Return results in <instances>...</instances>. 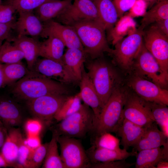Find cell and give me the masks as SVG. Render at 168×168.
I'll list each match as a JSON object with an SVG mask.
<instances>
[{
  "instance_id": "1",
  "label": "cell",
  "mask_w": 168,
  "mask_h": 168,
  "mask_svg": "<svg viewBox=\"0 0 168 168\" xmlns=\"http://www.w3.org/2000/svg\"><path fill=\"white\" fill-rule=\"evenodd\" d=\"M12 92L18 98L27 101L48 95H68L70 91L67 85L29 71L16 83Z\"/></svg>"
},
{
  "instance_id": "2",
  "label": "cell",
  "mask_w": 168,
  "mask_h": 168,
  "mask_svg": "<svg viewBox=\"0 0 168 168\" xmlns=\"http://www.w3.org/2000/svg\"><path fill=\"white\" fill-rule=\"evenodd\" d=\"M85 63L102 108L114 91L123 83V80L114 66L102 57Z\"/></svg>"
},
{
  "instance_id": "3",
  "label": "cell",
  "mask_w": 168,
  "mask_h": 168,
  "mask_svg": "<svg viewBox=\"0 0 168 168\" xmlns=\"http://www.w3.org/2000/svg\"><path fill=\"white\" fill-rule=\"evenodd\" d=\"M122 84L114 90L94 124V136L104 132L115 133L123 119L122 113L128 88Z\"/></svg>"
},
{
  "instance_id": "4",
  "label": "cell",
  "mask_w": 168,
  "mask_h": 168,
  "mask_svg": "<svg viewBox=\"0 0 168 168\" xmlns=\"http://www.w3.org/2000/svg\"><path fill=\"white\" fill-rule=\"evenodd\" d=\"M76 31L83 47L86 56L91 59L102 57L104 53L109 54V46L103 25L99 21H91L75 24L71 26Z\"/></svg>"
},
{
  "instance_id": "5",
  "label": "cell",
  "mask_w": 168,
  "mask_h": 168,
  "mask_svg": "<svg viewBox=\"0 0 168 168\" xmlns=\"http://www.w3.org/2000/svg\"><path fill=\"white\" fill-rule=\"evenodd\" d=\"M94 117L91 108L85 103L82 104L77 111L59 122L52 131L58 136L83 138L92 132Z\"/></svg>"
},
{
  "instance_id": "6",
  "label": "cell",
  "mask_w": 168,
  "mask_h": 168,
  "mask_svg": "<svg viewBox=\"0 0 168 168\" xmlns=\"http://www.w3.org/2000/svg\"><path fill=\"white\" fill-rule=\"evenodd\" d=\"M143 31L138 28L115 45L109 54L114 63L124 72L128 74L143 44Z\"/></svg>"
},
{
  "instance_id": "7",
  "label": "cell",
  "mask_w": 168,
  "mask_h": 168,
  "mask_svg": "<svg viewBox=\"0 0 168 168\" xmlns=\"http://www.w3.org/2000/svg\"><path fill=\"white\" fill-rule=\"evenodd\" d=\"M130 73L148 80L167 89L168 77L165 75L155 58L146 48L143 42Z\"/></svg>"
},
{
  "instance_id": "8",
  "label": "cell",
  "mask_w": 168,
  "mask_h": 168,
  "mask_svg": "<svg viewBox=\"0 0 168 168\" xmlns=\"http://www.w3.org/2000/svg\"><path fill=\"white\" fill-rule=\"evenodd\" d=\"M69 96L51 94L27 101L28 109L34 118L49 126Z\"/></svg>"
},
{
  "instance_id": "9",
  "label": "cell",
  "mask_w": 168,
  "mask_h": 168,
  "mask_svg": "<svg viewBox=\"0 0 168 168\" xmlns=\"http://www.w3.org/2000/svg\"><path fill=\"white\" fill-rule=\"evenodd\" d=\"M55 19L54 20L69 26L91 21L102 23L96 7L91 0H74L70 6Z\"/></svg>"
},
{
  "instance_id": "10",
  "label": "cell",
  "mask_w": 168,
  "mask_h": 168,
  "mask_svg": "<svg viewBox=\"0 0 168 168\" xmlns=\"http://www.w3.org/2000/svg\"><path fill=\"white\" fill-rule=\"evenodd\" d=\"M60 156L65 168H89L90 162L81 142L76 138L58 136Z\"/></svg>"
},
{
  "instance_id": "11",
  "label": "cell",
  "mask_w": 168,
  "mask_h": 168,
  "mask_svg": "<svg viewBox=\"0 0 168 168\" xmlns=\"http://www.w3.org/2000/svg\"><path fill=\"white\" fill-rule=\"evenodd\" d=\"M143 36L144 46L168 77V37L154 24L143 30Z\"/></svg>"
},
{
  "instance_id": "12",
  "label": "cell",
  "mask_w": 168,
  "mask_h": 168,
  "mask_svg": "<svg viewBox=\"0 0 168 168\" xmlns=\"http://www.w3.org/2000/svg\"><path fill=\"white\" fill-rule=\"evenodd\" d=\"M126 84L129 89L145 101L168 105L167 89L132 73L128 74Z\"/></svg>"
},
{
  "instance_id": "13",
  "label": "cell",
  "mask_w": 168,
  "mask_h": 168,
  "mask_svg": "<svg viewBox=\"0 0 168 168\" xmlns=\"http://www.w3.org/2000/svg\"><path fill=\"white\" fill-rule=\"evenodd\" d=\"M122 116L142 127L147 126L154 122L147 101L128 88Z\"/></svg>"
},
{
  "instance_id": "14",
  "label": "cell",
  "mask_w": 168,
  "mask_h": 168,
  "mask_svg": "<svg viewBox=\"0 0 168 168\" xmlns=\"http://www.w3.org/2000/svg\"><path fill=\"white\" fill-rule=\"evenodd\" d=\"M43 23L44 29L41 37L47 38L49 35H53L60 39L68 48L84 50L77 35L72 26L63 25L54 19Z\"/></svg>"
},
{
  "instance_id": "15",
  "label": "cell",
  "mask_w": 168,
  "mask_h": 168,
  "mask_svg": "<svg viewBox=\"0 0 168 168\" xmlns=\"http://www.w3.org/2000/svg\"><path fill=\"white\" fill-rule=\"evenodd\" d=\"M33 71L66 85L75 83L64 64L52 59H38Z\"/></svg>"
},
{
  "instance_id": "16",
  "label": "cell",
  "mask_w": 168,
  "mask_h": 168,
  "mask_svg": "<svg viewBox=\"0 0 168 168\" xmlns=\"http://www.w3.org/2000/svg\"><path fill=\"white\" fill-rule=\"evenodd\" d=\"M18 13L19 17L16 21L14 27L17 35L30 36L36 39L41 37L44 23L34 11Z\"/></svg>"
},
{
  "instance_id": "17",
  "label": "cell",
  "mask_w": 168,
  "mask_h": 168,
  "mask_svg": "<svg viewBox=\"0 0 168 168\" xmlns=\"http://www.w3.org/2000/svg\"><path fill=\"white\" fill-rule=\"evenodd\" d=\"M24 119L21 109L17 103L8 97L0 96V121L8 130L20 126Z\"/></svg>"
},
{
  "instance_id": "18",
  "label": "cell",
  "mask_w": 168,
  "mask_h": 168,
  "mask_svg": "<svg viewBox=\"0 0 168 168\" xmlns=\"http://www.w3.org/2000/svg\"><path fill=\"white\" fill-rule=\"evenodd\" d=\"M8 40L17 47L23 53L30 71H33L35 64L40 56V42L30 37L17 35Z\"/></svg>"
},
{
  "instance_id": "19",
  "label": "cell",
  "mask_w": 168,
  "mask_h": 168,
  "mask_svg": "<svg viewBox=\"0 0 168 168\" xmlns=\"http://www.w3.org/2000/svg\"><path fill=\"white\" fill-rule=\"evenodd\" d=\"M79 84L80 91L78 93L84 103L93 110L95 117L94 124L102 108L96 90L84 68L82 70V78Z\"/></svg>"
},
{
  "instance_id": "20",
  "label": "cell",
  "mask_w": 168,
  "mask_h": 168,
  "mask_svg": "<svg viewBox=\"0 0 168 168\" xmlns=\"http://www.w3.org/2000/svg\"><path fill=\"white\" fill-rule=\"evenodd\" d=\"M168 137L159 129L154 122L145 127L141 138L133 147V151L138 152L145 149L158 148L168 144Z\"/></svg>"
},
{
  "instance_id": "21",
  "label": "cell",
  "mask_w": 168,
  "mask_h": 168,
  "mask_svg": "<svg viewBox=\"0 0 168 168\" xmlns=\"http://www.w3.org/2000/svg\"><path fill=\"white\" fill-rule=\"evenodd\" d=\"M86 56L84 50L76 48H68L63 54V63L75 83H79L81 79Z\"/></svg>"
},
{
  "instance_id": "22",
  "label": "cell",
  "mask_w": 168,
  "mask_h": 168,
  "mask_svg": "<svg viewBox=\"0 0 168 168\" xmlns=\"http://www.w3.org/2000/svg\"><path fill=\"white\" fill-rule=\"evenodd\" d=\"M22 135L18 128L13 127L8 129L7 138L0 153L9 167L16 168L20 140Z\"/></svg>"
},
{
  "instance_id": "23",
  "label": "cell",
  "mask_w": 168,
  "mask_h": 168,
  "mask_svg": "<svg viewBox=\"0 0 168 168\" xmlns=\"http://www.w3.org/2000/svg\"><path fill=\"white\" fill-rule=\"evenodd\" d=\"M145 127L138 125L123 118L115 133L121 138L120 145L127 150L133 147L139 141L143 134Z\"/></svg>"
},
{
  "instance_id": "24",
  "label": "cell",
  "mask_w": 168,
  "mask_h": 168,
  "mask_svg": "<svg viewBox=\"0 0 168 168\" xmlns=\"http://www.w3.org/2000/svg\"><path fill=\"white\" fill-rule=\"evenodd\" d=\"M90 163L108 162L126 159L135 156L137 152H128L123 148L119 150H111L92 146L86 151Z\"/></svg>"
},
{
  "instance_id": "25",
  "label": "cell",
  "mask_w": 168,
  "mask_h": 168,
  "mask_svg": "<svg viewBox=\"0 0 168 168\" xmlns=\"http://www.w3.org/2000/svg\"><path fill=\"white\" fill-rule=\"evenodd\" d=\"M168 145L158 148L145 149L137 152L135 156V168H156L162 160L168 161Z\"/></svg>"
},
{
  "instance_id": "26",
  "label": "cell",
  "mask_w": 168,
  "mask_h": 168,
  "mask_svg": "<svg viewBox=\"0 0 168 168\" xmlns=\"http://www.w3.org/2000/svg\"><path fill=\"white\" fill-rule=\"evenodd\" d=\"M119 18L114 26L108 31L107 40L113 46L137 29L134 18L126 14Z\"/></svg>"
},
{
  "instance_id": "27",
  "label": "cell",
  "mask_w": 168,
  "mask_h": 168,
  "mask_svg": "<svg viewBox=\"0 0 168 168\" xmlns=\"http://www.w3.org/2000/svg\"><path fill=\"white\" fill-rule=\"evenodd\" d=\"M40 42V56L52 59L63 64L62 60L65 46L57 37L52 35Z\"/></svg>"
},
{
  "instance_id": "28",
  "label": "cell",
  "mask_w": 168,
  "mask_h": 168,
  "mask_svg": "<svg viewBox=\"0 0 168 168\" xmlns=\"http://www.w3.org/2000/svg\"><path fill=\"white\" fill-rule=\"evenodd\" d=\"M73 0H58L45 3L35 9L34 13L43 22L55 19L70 6Z\"/></svg>"
},
{
  "instance_id": "29",
  "label": "cell",
  "mask_w": 168,
  "mask_h": 168,
  "mask_svg": "<svg viewBox=\"0 0 168 168\" xmlns=\"http://www.w3.org/2000/svg\"><path fill=\"white\" fill-rule=\"evenodd\" d=\"M97 10L100 19L106 30H109L114 25L119 18L113 0H92Z\"/></svg>"
},
{
  "instance_id": "30",
  "label": "cell",
  "mask_w": 168,
  "mask_h": 168,
  "mask_svg": "<svg viewBox=\"0 0 168 168\" xmlns=\"http://www.w3.org/2000/svg\"><path fill=\"white\" fill-rule=\"evenodd\" d=\"M143 17L138 28L142 30L152 24L168 18V0H163L155 4Z\"/></svg>"
},
{
  "instance_id": "31",
  "label": "cell",
  "mask_w": 168,
  "mask_h": 168,
  "mask_svg": "<svg viewBox=\"0 0 168 168\" xmlns=\"http://www.w3.org/2000/svg\"><path fill=\"white\" fill-rule=\"evenodd\" d=\"M2 70L3 77L2 87L18 81L30 71L21 61L2 64Z\"/></svg>"
},
{
  "instance_id": "32",
  "label": "cell",
  "mask_w": 168,
  "mask_h": 168,
  "mask_svg": "<svg viewBox=\"0 0 168 168\" xmlns=\"http://www.w3.org/2000/svg\"><path fill=\"white\" fill-rule=\"evenodd\" d=\"M51 139L49 142L45 159L43 163V168H65L59 155L58 147V135L52 131Z\"/></svg>"
},
{
  "instance_id": "33",
  "label": "cell",
  "mask_w": 168,
  "mask_h": 168,
  "mask_svg": "<svg viewBox=\"0 0 168 168\" xmlns=\"http://www.w3.org/2000/svg\"><path fill=\"white\" fill-rule=\"evenodd\" d=\"M154 121L161 130L168 138V107L167 105L160 103L147 101Z\"/></svg>"
},
{
  "instance_id": "34",
  "label": "cell",
  "mask_w": 168,
  "mask_h": 168,
  "mask_svg": "<svg viewBox=\"0 0 168 168\" xmlns=\"http://www.w3.org/2000/svg\"><path fill=\"white\" fill-rule=\"evenodd\" d=\"M24 58L22 52L12 42L6 40L0 45V63H11Z\"/></svg>"
},
{
  "instance_id": "35",
  "label": "cell",
  "mask_w": 168,
  "mask_h": 168,
  "mask_svg": "<svg viewBox=\"0 0 168 168\" xmlns=\"http://www.w3.org/2000/svg\"><path fill=\"white\" fill-rule=\"evenodd\" d=\"M81 100L78 93L68 96L55 116L54 119L59 122L77 111L82 105Z\"/></svg>"
},
{
  "instance_id": "36",
  "label": "cell",
  "mask_w": 168,
  "mask_h": 168,
  "mask_svg": "<svg viewBox=\"0 0 168 168\" xmlns=\"http://www.w3.org/2000/svg\"><path fill=\"white\" fill-rule=\"evenodd\" d=\"M92 145L111 150L121 149L120 147V140L109 132H104L94 136Z\"/></svg>"
},
{
  "instance_id": "37",
  "label": "cell",
  "mask_w": 168,
  "mask_h": 168,
  "mask_svg": "<svg viewBox=\"0 0 168 168\" xmlns=\"http://www.w3.org/2000/svg\"><path fill=\"white\" fill-rule=\"evenodd\" d=\"M58 0H7L4 3L13 6L18 12H33L42 4Z\"/></svg>"
},
{
  "instance_id": "38",
  "label": "cell",
  "mask_w": 168,
  "mask_h": 168,
  "mask_svg": "<svg viewBox=\"0 0 168 168\" xmlns=\"http://www.w3.org/2000/svg\"><path fill=\"white\" fill-rule=\"evenodd\" d=\"M24 139L22 135L20 140L16 168H28L29 162L33 151L25 143Z\"/></svg>"
},
{
  "instance_id": "39",
  "label": "cell",
  "mask_w": 168,
  "mask_h": 168,
  "mask_svg": "<svg viewBox=\"0 0 168 168\" xmlns=\"http://www.w3.org/2000/svg\"><path fill=\"white\" fill-rule=\"evenodd\" d=\"M49 142L41 144L33 150L30 160L28 168L40 167L45 159Z\"/></svg>"
},
{
  "instance_id": "40",
  "label": "cell",
  "mask_w": 168,
  "mask_h": 168,
  "mask_svg": "<svg viewBox=\"0 0 168 168\" xmlns=\"http://www.w3.org/2000/svg\"><path fill=\"white\" fill-rule=\"evenodd\" d=\"M44 125L39 120L33 118L26 120L24 124V128L26 136H40Z\"/></svg>"
},
{
  "instance_id": "41",
  "label": "cell",
  "mask_w": 168,
  "mask_h": 168,
  "mask_svg": "<svg viewBox=\"0 0 168 168\" xmlns=\"http://www.w3.org/2000/svg\"><path fill=\"white\" fill-rule=\"evenodd\" d=\"M16 12L12 6L2 2L0 4V23H8L15 21L14 14Z\"/></svg>"
},
{
  "instance_id": "42",
  "label": "cell",
  "mask_w": 168,
  "mask_h": 168,
  "mask_svg": "<svg viewBox=\"0 0 168 168\" xmlns=\"http://www.w3.org/2000/svg\"><path fill=\"white\" fill-rule=\"evenodd\" d=\"M134 164L135 163H129L123 159L90 163L89 168H128Z\"/></svg>"
},
{
  "instance_id": "43",
  "label": "cell",
  "mask_w": 168,
  "mask_h": 168,
  "mask_svg": "<svg viewBox=\"0 0 168 168\" xmlns=\"http://www.w3.org/2000/svg\"><path fill=\"white\" fill-rule=\"evenodd\" d=\"M147 8L148 4L146 0H135L127 14L133 18L143 16Z\"/></svg>"
},
{
  "instance_id": "44",
  "label": "cell",
  "mask_w": 168,
  "mask_h": 168,
  "mask_svg": "<svg viewBox=\"0 0 168 168\" xmlns=\"http://www.w3.org/2000/svg\"><path fill=\"white\" fill-rule=\"evenodd\" d=\"M119 18L128 11L135 0H113Z\"/></svg>"
},
{
  "instance_id": "45",
  "label": "cell",
  "mask_w": 168,
  "mask_h": 168,
  "mask_svg": "<svg viewBox=\"0 0 168 168\" xmlns=\"http://www.w3.org/2000/svg\"><path fill=\"white\" fill-rule=\"evenodd\" d=\"M16 21L8 23H0V45L3 41L8 40L12 36V32L14 29Z\"/></svg>"
},
{
  "instance_id": "46",
  "label": "cell",
  "mask_w": 168,
  "mask_h": 168,
  "mask_svg": "<svg viewBox=\"0 0 168 168\" xmlns=\"http://www.w3.org/2000/svg\"><path fill=\"white\" fill-rule=\"evenodd\" d=\"M24 142L32 150H34L41 144L40 136H26L25 138Z\"/></svg>"
},
{
  "instance_id": "47",
  "label": "cell",
  "mask_w": 168,
  "mask_h": 168,
  "mask_svg": "<svg viewBox=\"0 0 168 168\" xmlns=\"http://www.w3.org/2000/svg\"><path fill=\"white\" fill-rule=\"evenodd\" d=\"M153 24L160 31L168 37V18L160 20Z\"/></svg>"
},
{
  "instance_id": "48",
  "label": "cell",
  "mask_w": 168,
  "mask_h": 168,
  "mask_svg": "<svg viewBox=\"0 0 168 168\" xmlns=\"http://www.w3.org/2000/svg\"><path fill=\"white\" fill-rule=\"evenodd\" d=\"M8 130L0 121V151L7 138Z\"/></svg>"
},
{
  "instance_id": "49",
  "label": "cell",
  "mask_w": 168,
  "mask_h": 168,
  "mask_svg": "<svg viewBox=\"0 0 168 168\" xmlns=\"http://www.w3.org/2000/svg\"><path fill=\"white\" fill-rule=\"evenodd\" d=\"M168 162L167 161L162 160L159 161L156 166V168H168Z\"/></svg>"
},
{
  "instance_id": "50",
  "label": "cell",
  "mask_w": 168,
  "mask_h": 168,
  "mask_svg": "<svg viewBox=\"0 0 168 168\" xmlns=\"http://www.w3.org/2000/svg\"><path fill=\"white\" fill-rule=\"evenodd\" d=\"M9 166L6 161L0 153V168H6Z\"/></svg>"
},
{
  "instance_id": "51",
  "label": "cell",
  "mask_w": 168,
  "mask_h": 168,
  "mask_svg": "<svg viewBox=\"0 0 168 168\" xmlns=\"http://www.w3.org/2000/svg\"><path fill=\"white\" fill-rule=\"evenodd\" d=\"M163 0H146L147 4L148 7L150 8L155 4Z\"/></svg>"
},
{
  "instance_id": "52",
  "label": "cell",
  "mask_w": 168,
  "mask_h": 168,
  "mask_svg": "<svg viewBox=\"0 0 168 168\" xmlns=\"http://www.w3.org/2000/svg\"><path fill=\"white\" fill-rule=\"evenodd\" d=\"M3 77L2 70V64L0 63V88L2 87Z\"/></svg>"
},
{
  "instance_id": "53",
  "label": "cell",
  "mask_w": 168,
  "mask_h": 168,
  "mask_svg": "<svg viewBox=\"0 0 168 168\" xmlns=\"http://www.w3.org/2000/svg\"><path fill=\"white\" fill-rule=\"evenodd\" d=\"M2 3V0H0V4Z\"/></svg>"
},
{
  "instance_id": "54",
  "label": "cell",
  "mask_w": 168,
  "mask_h": 168,
  "mask_svg": "<svg viewBox=\"0 0 168 168\" xmlns=\"http://www.w3.org/2000/svg\"></svg>"
}]
</instances>
